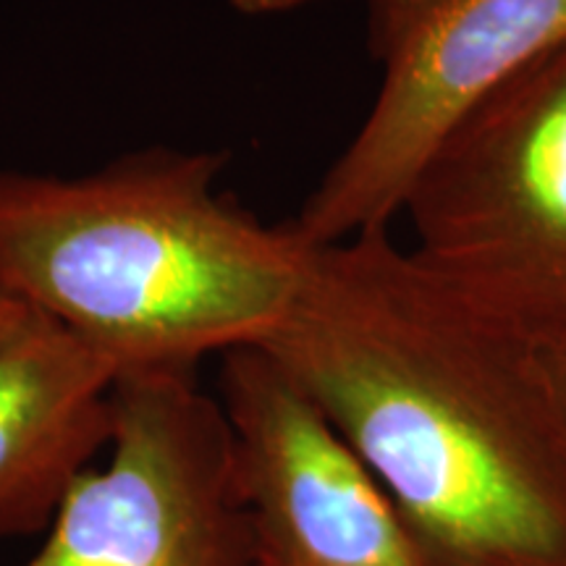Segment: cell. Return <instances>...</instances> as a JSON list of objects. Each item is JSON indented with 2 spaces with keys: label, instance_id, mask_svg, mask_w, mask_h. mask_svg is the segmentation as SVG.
Returning <instances> with one entry per match:
<instances>
[{
  "label": "cell",
  "instance_id": "6",
  "mask_svg": "<svg viewBox=\"0 0 566 566\" xmlns=\"http://www.w3.org/2000/svg\"><path fill=\"white\" fill-rule=\"evenodd\" d=\"M250 566H436L370 467L263 346L221 354Z\"/></svg>",
  "mask_w": 566,
  "mask_h": 566
},
{
  "label": "cell",
  "instance_id": "2",
  "mask_svg": "<svg viewBox=\"0 0 566 566\" xmlns=\"http://www.w3.org/2000/svg\"><path fill=\"white\" fill-rule=\"evenodd\" d=\"M223 163L153 147L84 176L0 171V289L118 373L265 344L310 247L218 192Z\"/></svg>",
  "mask_w": 566,
  "mask_h": 566
},
{
  "label": "cell",
  "instance_id": "1",
  "mask_svg": "<svg viewBox=\"0 0 566 566\" xmlns=\"http://www.w3.org/2000/svg\"><path fill=\"white\" fill-rule=\"evenodd\" d=\"M436 566H566V422L527 346L388 231L310 247L265 344Z\"/></svg>",
  "mask_w": 566,
  "mask_h": 566
},
{
  "label": "cell",
  "instance_id": "3",
  "mask_svg": "<svg viewBox=\"0 0 566 566\" xmlns=\"http://www.w3.org/2000/svg\"><path fill=\"white\" fill-rule=\"evenodd\" d=\"M405 212L417 258L483 313L566 317V45L443 139Z\"/></svg>",
  "mask_w": 566,
  "mask_h": 566
},
{
  "label": "cell",
  "instance_id": "9",
  "mask_svg": "<svg viewBox=\"0 0 566 566\" xmlns=\"http://www.w3.org/2000/svg\"><path fill=\"white\" fill-rule=\"evenodd\" d=\"M19 307H21V302L13 300V296H9L3 292V289H0V325L9 321V317L17 313Z\"/></svg>",
  "mask_w": 566,
  "mask_h": 566
},
{
  "label": "cell",
  "instance_id": "8",
  "mask_svg": "<svg viewBox=\"0 0 566 566\" xmlns=\"http://www.w3.org/2000/svg\"><path fill=\"white\" fill-rule=\"evenodd\" d=\"M501 323V321H499ZM520 342L527 346L530 357L546 384L551 399L566 422V317L535 323H504Z\"/></svg>",
  "mask_w": 566,
  "mask_h": 566
},
{
  "label": "cell",
  "instance_id": "7",
  "mask_svg": "<svg viewBox=\"0 0 566 566\" xmlns=\"http://www.w3.org/2000/svg\"><path fill=\"white\" fill-rule=\"evenodd\" d=\"M118 370L38 310L0 325V541L48 530L111 446Z\"/></svg>",
  "mask_w": 566,
  "mask_h": 566
},
{
  "label": "cell",
  "instance_id": "4",
  "mask_svg": "<svg viewBox=\"0 0 566 566\" xmlns=\"http://www.w3.org/2000/svg\"><path fill=\"white\" fill-rule=\"evenodd\" d=\"M108 451L24 566H250L233 430L197 370L118 373Z\"/></svg>",
  "mask_w": 566,
  "mask_h": 566
},
{
  "label": "cell",
  "instance_id": "5",
  "mask_svg": "<svg viewBox=\"0 0 566 566\" xmlns=\"http://www.w3.org/2000/svg\"><path fill=\"white\" fill-rule=\"evenodd\" d=\"M562 45L566 0H430L375 55L378 97L289 229L307 247L388 231L443 139Z\"/></svg>",
  "mask_w": 566,
  "mask_h": 566
}]
</instances>
